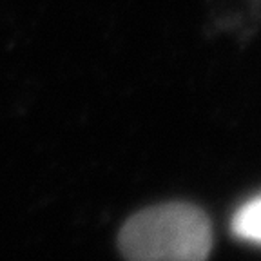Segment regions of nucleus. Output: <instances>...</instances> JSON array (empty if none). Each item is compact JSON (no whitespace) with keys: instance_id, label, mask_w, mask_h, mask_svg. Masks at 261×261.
<instances>
[{"instance_id":"obj_2","label":"nucleus","mask_w":261,"mask_h":261,"mask_svg":"<svg viewBox=\"0 0 261 261\" xmlns=\"http://www.w3.org/2000/svg\"><path fill=\"white\" fill-rule=\"evenodd\" d=\"M230 230L240 240L261 247V194L245 201L234 212Z\"/></svg>"},{"instance_id":"obj_1","label":"nucleus","mask_w":261,"mask_h":261,"mask_svg":"<svg viewBox=\"0 0 261 261\" xmlns=\"http://www.w3.org/2000/svg\"><path fill=\"white\" fill-rule=\"evenodd\" d=\"M118 245L135 261H201L212 249V225L191 203L156 205L127 220Z\"/></svg>"}]
</instances>
